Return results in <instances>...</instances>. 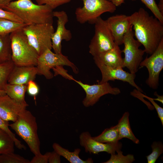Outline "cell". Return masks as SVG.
I'll return each instance as SVG.
<instances>
[{"label":"cell","mask_w":163,"mask_h":163,"mask_svg":"<svg viewBox=\"0 0 163 163\" xmlns=\"http://www.w3.org/2000/svg\"><path fill=\"white\" fill-rule=\"evenodd\" d=\"M130 16L134 35L143 46L145 52L151 55L163 39V23L143 8Z\"/></svg>","instance_id":"cell-1"},{"label":"cell","mask_w":163,"mask_h":163,"mask_svg":"<svg viewBox=\"0 0 163 163\" xmlns=\"http://www.w3.org/2000/svg\"><path fill=\"white\" fill-rule=\"evenodd\" d=\"M4 10L14 14L27 25L53 24V10L46 5L35 4L31 0L13 1Z\"/></svg>","instance_id":"cell-2"},{"label":"cell","mask_w":163,"mask_h":163,"mask_svg":"<svg viewBox=\"0 0 163 163\" xmlns=\"http://www.w3.org/2000/svg\"><path fill=\"white\" fill-rule=\"evenodd\" d=\"M9 126L25 141L34 155L41 154L36 118L30 111L25 109Z\"/></svg>","instance_id":"cell-3"},{"label":"cell","mask_w":163,"mask_h":163,"mask_svg":"<svg viewBox=\"0 0 163 163\" xmlns=\"http://www.w3.org/2000/svg\"><path fill=\"white\" fill-rule=\"evenodd\" d=\"M10 37L11 60L15 65L36 66L39 55L29 43L22 29L10 33Z\"/></svg>","instance_id":"cell-4"},{"label":"cell","mask_w":163,"mask_h":163,"mask_svg":"<svg viewBox=\"0 0 163 163\" xmlns=\"http://www.w3.org/2000/svg\"><path fill=\"white\" fill-rule=\"evenodd\" d=\"M28 42L39 56L47 49L51 50L52 37L54 32L53 24H34L22 28Z\"/></svg>","instance_id":"cell-5"},{"label":"cell","mask_w":163,"mask_h":163,"mask_svg":"<svg viewBox=\"0 0 163 163\" xmlns=\"http://www.w3.org/2000/svg\"><path fill=\"white\" fill-rule=\"evenodd\" d=\"M83 5L77 8L75 14L77 21L81 24L86 22L94 24L101 15L106 12L112 13L116 7L107 0H81Z\"/></svg>","instance_id":"cell-6"},{"label":"cell","mask_w":163,"mask_h":163,"mask_svg":"<svg viewBox=\"0 0 163 163\" xmlns=\"http://www.w3.org/2000/svg\"><path fill=\"white\" fill-rule=\"evenodd\" d=\"M94 34L89 45V52L93 56L112 49L115 43L106 20L99 17L94 24Z\"/></svg>","instance_id":"cell-7"},{"label":"cell","mask_w":163,"mask_h":163,"mask_svg":"<svg viewBox=\"0 0 163 163\" xmlns=\"http://www.w3.org/2000/svg\"><path fill=\"white\" fill-rule=\"evenodd\" d=\"M47 49L39 56L36 67L37 75H43L47 79L52 78L54 75L50 70L59 66H70L75 74L78 73L77 67L62 53L53 52Z\"/></svg>","instance_id":"cell-8"},{"label":"cell","mask_w":163,"mask_h":163,"mask_svg":"<svg viewBox=\"0 0 163 163\" xmlns=\"http://www.w3.org/2000/svg\"><path fill=\"white\" fill-rule=\"evenodd\" d=\"M131 27L125 34L123 44L124 48L122 50L124 54L123 59V68L129 69L130 72L136 74L143 60L145 52L144 50L139 48L142 45L134 37V34Z\"/></svg>","instance_id":"cell-9"},{"label":"cell","mask_w":163,"mask_h":163,"mask_svg":"<svg viewBox=\"0 0 163 163\" xmlns=\"http://www.w3.org/2000/svg\"><path fill=\"white\" fill-rule=\"evenodd\" d=\"M139 66L145 67L148 70L149 77L146 81V84L152 89H157L159 74L163 68V39L154 52L142 60Z\"/></svg>","instance_id":"cell-10"},{"label":"cell","mask_w":163,"mask_h":163,"mask_svg":"<svg viewBox=\"0 0 163 163\" xmlns=\"http://www.w3.org/2000/svg\"><path fill=\"white\" fill-rule=\"evenodd\" d=\"M73 80L81 86L86 93V96L82 102L83 104L86 107L93 106L101 97L104 95L110 94L117 95L121 93L119 88L112 87L108 82L90 85L74 79Z\"/></svg>","instance_id":"cell-11"},{"label":"cell","mask_w":163,"mask_h":163,"mask_svg":"<svg viewBox=\"0 0 163 163\" xmlns=\"http://www.w3.org/2000/svg\"><path fill=\"white\" fill-rule=\"evenodd\" d=\"M94 62L100 69L102 75V79L98 84L108 82L109 81L120 80L128 83L132 86L141 92H143L142 89L135 83L134 79L136 74L126 72L123 68H113L107 66L97 59L93 57Z\"/></svg>","instance_id":"cell-12"},{"label":"cell","mask_w":163,"mask_h":163,"mask_svg":"<svg viewBox=\"0 0 163 163\" xmlns=\"http://www.w3.org/2000/svg\"><path fill=\"white\" fill-rule=\"evenodd\" d=\"M53 17L57 18V27L52 37V47L54 52L62 53V44L63 40H70L72 38L70 30L67 29L66 25L69 21L66 13L64 11H53Z\"/></svg>","instance_id":"cell-13"},{"label":"cell","mask_w":163,"mask_h":163,"mask_svg":"<svg viewBox=\"0 0 163 163\" xmlns=\"http://www.w3.org/2000/svg\"><path fill=\"white\" fill-rule=\"evenodd\" d=\"M80 145L83 147L85 152L91 154H98L101 152H106L110 154H115L120 150L122 144L119 141L115 143H103L94 139L89 132H83L79 136Z\"/></svg>","instance_id":"cell-14"},{"label":"cell","mask_w":163,"mask_h":163,"mask_svg":"<svg viewBox=\"0 0 163 163\" xmlns=\"http://www.w3.org/2000/svg\"><path fill=\"white\" fill-rule=\"evenodd\" d=\"M106 21L115 43L119 46L122 44L125 35L133 27L130 16L117 14L108 18Z\"/></svg>","instance_id":"cell-15"},{"label":"cell","mask_w":163,"mask_h":163,"mask_svg":"<svg viewBox=\"0 0 163 163\" xmlns=\"http://www.w3.org/2000/svg\"><path fill=\"white\" fill-rule=\"evenodd\" d=\"M28 106L17 102L6 94L0 96V117L5 121L14 122Z\"/></svg>","instance_id":"cell-16"},{"label":"cell","mask_w":163,"mask_h":163,"mask_svg":"<svg viewBox=\"0 0 163 163\" xmlns=\"http://www.w3.org/2000/svg\"><path fill=\"white\" fill-rule=\"evenodd\" d=\"M37 75V72L36 66L15 65L9 75L8 83L27 85L29 82L34 80Z\"/></svg>","instance_id":"cell-17"},{"label":"cell","mask_w":163,"mask_h":163,"mask_svg":"<svg viewBox=\"0 0 163 163\" xmlns=\"http://www.w3.org/2000/svg\"><path fill=\"white\" fill-rule=\"evenodd\" d=\"M122 53L119 46L115 44L112 49L93 57L109 67L123 68V61L122 56Z\"/></svg>","instance_id":"cell-18"},{"label":"cell","mask_w":163,"mask_h":163,"mask_svg":"<svg viewBox=\"0 0 163 163\" xmlns=\"http://www.w3.org/2000/svg\"><path fill=\"white\" fill-rule=\"evenodd\" d=\"M54 150L61 156L65 158L71 163H92L93 160L91 158L84 160L79 156L81 149L76 148L73 152H70L66 149L57 143L55 142L52 145Z\"/></svg>","instance_id":"cell-19"},{"label":"cell","mask_w":163,"mask_h":163,"mask_svg":"<svg viewBox=\"0 0 163 163\" xmlns=\"http://www.w3.org/2000/svg\"><path fill=\"white\" fill-rule=\"evenodd\" d=\"M129 113L125 112L117 124L119 133V140L123 138L128 139L136 144L139 143V140L135 136L132 131L129 120Z\"/></svg>","instance_id":"cell-20"},{"label":"cell","mask_w":163,"mask_h":163,"mask_svg":"<svg viewBox=\"0 0 163 163\" xmlns=\"http://www.w3.org/2000/svg\"><path fill=\"white\" fill-rule=\"evenodd\" d=\"M27 85L12 84L8 83L5 90L6 94L11 98L22 104L28 105L25 99Z\"/></svg>","instance_id":"cell-21"},{"label":"cell","mask_w":163,"mask_h":163,"mask_svg":"<svg viewBox=\"0 0 163 163\" xmlns=\"http://www.w3.org/2000/svg\"><path fill=\"white\" fill-rule=\"evenodd\" d=\"M10 34L0 35V64L11 60Z\"/></svg>","instance_id":"cell-22"},{"label":"cell","mask_w":163,"mask_h":163,"mask_svg":"<svg viewBox=\"0 0 163 163\" xmlns=\"http://www.w3.org/2000/svg\"><path fill=\"white\" fill-rule=\"evenodd\" d=\"M92 137L95 140L103 143H113L118 142L119 140L117 125L105 129L100 134Z\"/></svg>","instance_id":"cell-23"},{"label":"cell","mask_w":163,"mask_h":163,"mask_svg":"<svg viewBox=\"0 0 163 163\" xmlns=\"http://www.w3.org/2000/svg\"><path fill=\"white\" fill-rule=\"evenodd\" d=\"M27 25L24 23L6 19H0V35L10 34Z\"/></svg>","instance_id":"cell-24"},{"label":"cell","mask_w":163,"mask_h":163,"mask_svg":"<svg viewBox=\"0 0 163 163\" xmlns=\"http://www.w3.org/2000/svg\"><path fill=\"white\" fill-rule=\"evenodd\" d=\"M14 142L5 131L0 129V154L14 152Z\"/></svg>","instance_id":"cell-25"},{"label":"cell","mask_w":163,"mask_h":163,"mask_svg":"<svg viewBox=\"0 0 163 163\" xmlns=\"http://www.w3.org/2000/svg\"><path fill=\"white\" fill-rule=\"evenodd\" d=\"M14 66L12 60L0 64V89L5 90L9 75Z\"/></svg>","instance_id":"cell-26"},{"label":"cell","mask_w":163,"mask_h":163,"mask_svg":"<svg viewBox=\"0 0 163 163\" xmlns=\"http://www.w3.org/2000/svg\"><path fill=\"white\" fill-rule=\"evenodd\" d=\"M117 154H111L110 158L104 163H131L135 160L134 155L128 154L126 155H123V152L120 150L116 152Z\"/></svg>","instance_id":"cell-27"},{"label":"cell","mask_w":163,"mask_h":163,"mask_svg":"<svg viewBox=\"0 0 163 163\" xmlns=\"http://www.w3.org/2000/svg\"><path fill=\"white\" fill-rule=\"evenodd\" d=\"M0 163H30V161L14 152L0 154Z\"/></svg>","instance_id":"cell-28"},{"label":"cell","mask_w":163,"mask_h":163,"mask_svg":"<svg viewBox=\"0 0 163 163\" xmlns=\"http://www.w3.org/2000/svg\"><path fill=\"white\" fill-rule=\"evenodd\" d=\"M152 152L146 156L148 163H155L163 152V145L161 142L155 141L151 145Z\"/></svg>","instance_id":"cell-29"},{"label":"cell","mask_w":163,"mask_h":163,"mask_svg":"<svg viewBox=\"0 0 163 163\" xmlns=\"http://www.w3.org/2000/svg\"><path fill=\"white\" fill-rule=\"evenodd\" d=\"M9 126V121L3 120L0 117V129L5 131L13 139L15 145L18 149L21 150L24 149L25 146L16 138L15 134L10 130Z\"/></svg>","instance_id":"cell-30"},{"label":"cell","mask_w":163,"mask_h":163,"mask_svg":"<svg viewBox=\"0 0 163 163\" xmlns=\"http://www.w3.org/2000/svg\"><path fill=\"white\" fill-rule=\"evenodd\" d=\"M136 1V0H131ZM153 14L155 17L163 23V15L159 11L155 0H140Z\"/></svg>","instance_id":"cell-31"},{"label":"cell","mask_w":163,"mask_h":163,"mask_svg":"<svg viewBox=\"0 0 163 163\" xmlns=\"http://www.w3.org/2000/svg\"><path fill=\"white\" fill-rule=\"evenodd\" d=\"M37 4L45 5L53 10L57 7L70 2L71 0H35Z\"/></svg>","instance_id":"cell-32"},{"label":"cell","mask_w":163,"mask_h":163,"mask_svg":"<svg viewBox=\"0 0 163 163\" xmlns=\"http://www.w3.org/2000/svg\"><path fill=\"white\" fill-rule=\"evenodd\" d=\"M6 19L13 21L23 23L22 20L13 13L0 8V19Z\"/></svg>","instance_id":"cell-33"},{"label":"cell","mask_w":163,"mask_h":163,"mask_svg":"<svg viewBox=\"0 0 163 163\" xmlns=\"http://www.w3.org/2000/svg\"><path fill=\"white\" fill-rule=\"evenodd\" d=\"M27 91L29 95L35 97L39 92V88L36 83L31 80L27 85Z\"/></svg>","instance_id":"cell-34"},{"label":"cell","mask_w":163,"mask_h":163,"mask_svg":"<svg viewBox=\"0 0 163 163\" xmlns=\"http://www.w3.org/2000/svg\"><path fill=\"white\" fill-rule=\"evenodd\" d=\"M50 152H47L44 155L41 154L35 155V156L30 161V163H47Z\"/></svg>","instance_id":"cell-35"},{"label":"cell","mask_w":163,"mask_h":163,"mask_svg":"<svg viewBox=\"0 0 163 163\" xmlns=\"http://www.w3.org/2000/svg\"><path fill=\"white\" fill-rule=\"evenodd\" d=\"M142 95L148 99L152 104L158 114V117L160 118L162 126H163V108L158 105L154 101L155 99L151 98L145 95L142 93Z\"/></svg>","instance_id":"cell-36"},{"label":"cell","mask_w":163,"mask_h":163,"mask_svg":"<svg viewBox=\"0 0 163 163\" xmlns=\"http://www.w3.org/2000/svg\"><path fill=\"white\" fill-rule=\"evenodd\" d=\"M54 72V76L60 75L63 77L69 80H73L74 78L71 75H69L63 68L62 66H56L52 69Z\"/></svg>","instance_id":"cell-37"},{"label":"cell","mask_w":163,"mask_h":163,"mask_svg":"<svg viewBox=\"0 0 163 163\" xmlns=\"http://www.w3.org/2000/svg\"><path fill=\"white\" fill-rule=\"evenodd\" d=\"M61 156L54 150L50 152L48 158L49 163H60L61 162Z\"/></svg>","instance_id":"cell-38"},{"label":"cell","mask_w":163,"mask_h":163,"mask_svg":"<svg viewBox=\"0 0 163 163\" xmlns=\"http://www.w3.org/2000/svg\"><path fill=\"white\" fill-rule=\"evenodd\" d=\"M15 0H0V8L5 9L11 2Z\"/></svg>","instance_id":"cell-39"},{"label":"cell","mask_w":163,"mask_h":163,"mask_svg":"<svg viewBox=\"0 0 163 163\" xmlns=\"http://www.w3.org/2000/svg\"><path fill=\"white\" fill-rule=\"evenodd\" d=\"M124 0H111L110 1L116 7L124 3Z\"/></svg>","instance_id":"cell-40"},{"label":"cell","mask_w":163,"mask_h":163,"mask_svg":"<svg viewBox=\"0 0 163 163\" xmlns=\"http://www.w3.org/2000/svg\"><path fill=\"white\" fill-rule=\"evenodd\" d=\"M157 6L158 9L161 14L163 15V0H159Z\"/></svg>","instance_id":"cell-41"},{"label":"cell","mask_w":163,"mask_h":163,"mask_svg":"<svg viewBox=\"0 0 163 163\" xmlns=\"http://www.w3.org/2000/svg\"><path fill=\"white\" fill-rule=\"evenodd\" d=\"M154 95L157 97V98H155V100L158 101L163 104V96H160L158 95L156 92L154 93Z\"/></svg>","instance_id":"cell-42"},{"label":"cell","mask_w":163,"mask_h":163,"mask_svg":"<svg viewBox=\"0 0 163 163\" xmlns=\"http://www.w3.org/2000/svg\"><path fill=\"white\" fill-rule=\"evenodd\" d=\"M6 94L5 90L0 89V96L5 95Z\"/></svg>","instance_id":"cell-43"},{"label":"cell","mask_w":163,"mask_h":163,"mask_svg":"<svg viewBox=\"0 0 163 163\" xmlns=\"http://www.w3.org/2000/svg\"><path fill=\"white\" fill-rule=\"evenodd\" d=\"M108 0V1H111V0Z\"/></svg>","instance_id":"cell-44"}]
</instances>
